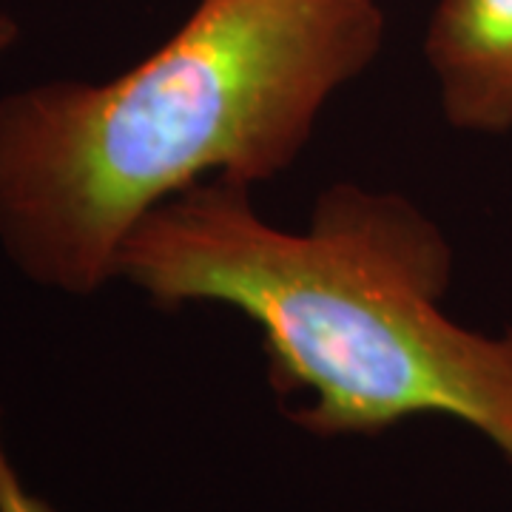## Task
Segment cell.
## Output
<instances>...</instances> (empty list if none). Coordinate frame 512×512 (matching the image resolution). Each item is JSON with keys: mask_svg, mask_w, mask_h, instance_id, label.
<instances>
[{"mask_svg": "<svg viewBox=\"0 0 512 512\" xmlns=\"http://www.w3.org/2000/svg\"><path fill=\"white\" fill-rule=\"evenodd\" d=\"M376 0H200L106 83L0 97V245L40 288L89 296L128 231L208 177L265 183L379 57Z\"/></svg>", "mask_w": 512, "mask_h": 512, "instance_id": "cell-1", "label": "cell"}, {"mask_svg": "<svg viewBox=\"0 0 512 512\" xmlns=\"http://www.w3.org/2000/svg\"><path fill=\"white\" fill-rule=\"evenodd\" d=\"M0 512H57L49 501L35 495L20 478L15 461L6 447L3 433V407H0Z\"/></svg>", "mask_w": 512, "mask_h": 512, "instance_id": "cell-4", "label": "cell"}, {"mask_svg": "<svg viewBox=\"0 0 512 512\" xmlns=\"http://www.w3.org/2000/svg\"><path fill=\"white\" fill-rule=\"evenodd\" d=\"M114 279L157 308L245 313L285 416L313 436H379L439 413L512 464V325L487 336L441 311L453 248L402 194L330 185L293 234L259 217L251 185L208 177L128 231Z\"/></svg>", "mask_w": 512, "mask_h": 512, "instance_id": "cell-2", "label": "cell"}, {"mask_svg": "<svg viewBox=\"0 0 512 512\" xmlns=\"http://www.w3.org/2000/svg\"><path fill=\"white\" fill-rule=\"evenodd\" d=\"M439 103L458 131L512 128V0H439L424 35Z\"/></svg>", "mask_w": 512, "mask_h": 512, "instance_id": "cell-3", "label": "cell"}, {"mask_svg": "<svg viewBox=\"0 0 512 512\" xmlns=\"http://www.w3.org/2000/svg\"><path fill=\"white\" fill-rule=\"evenodd\" d=\"M20 37V26L18 20L12 18L9 12H3L0 9V55H6L12 46H15V40Z\"/></svg>", "mask_w": 512, "mask_h": 512, "instance_id": "cell-5", "label": "cell"}]
</instances>
